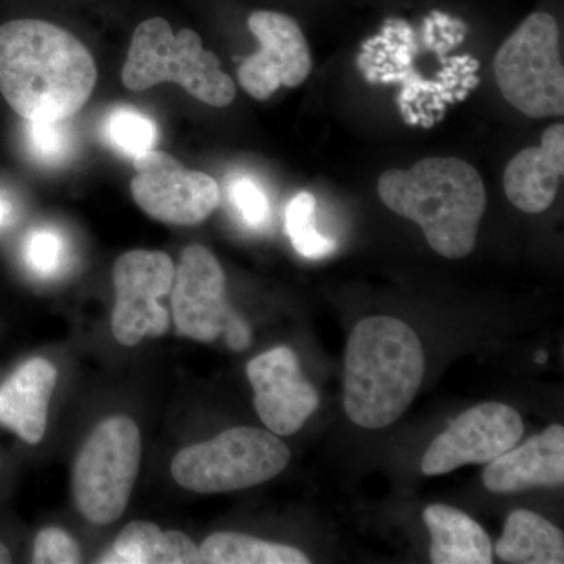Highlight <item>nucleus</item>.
I'll return each mask as SVG.
<instances>
[{
    "label": "nucleus",
    "instance_id": "nucleus-23",
    "mask_svg": "<svg viewBox=\"0 0 564 564\" xmlns=\"http://www.w3.org/2000/svg\"><path fill=\"white\" fill-rule=\"evenodd\" d=\"M25 147L41 165H61L73 152L74 139L66 120H25Z\"/></svg>",
    "mask_w": 564,
    "mask_h": 564
},
{
    "label": "nucleus",
    "instance_id": "nucleus-26",
    "mask_svg": "<svg viewBox=\"0 0 564 564\" xmlns=\"http://www.w3.org/2000/svg\"><path fill=\"white\" fill-rule=\"evenodd\" d=\"M80 562L79 544L62 529H44L33 547V563L74 564Z\"/></svg>",
    "mask_w": 564,
    "mask_h": 564
},
{
    "label": "nucleus",
    "instance_id": "nucleus-27",
    "mask_svg": "<svg viewBox=\"0 0 564 564\" xmlns=\"http://www.w3.org/2000/svg\"><path fill=\"white\" fill-rule=\"evenodd\" d=\"M226 344L236 351H242L251 343V329L239 314L232 313L223 329Z\"/></svg>",
    "mask_w": 564,
    "mask_h": 564
},
{
    "label": "nucleus",
    "instance_id": "nucleus-13",
    "mask_svg": "<svg viewBox=\"0 0 564 564\" xmlns=\"http://www.w3.org/2000/svg\"><path fill=\"white\" fill-rule=\"evenodd\" d=\"M247 375L254 391L256 411L274 434L291 436L300 432L321 404V397L303 377L292 348L262 352L248 362Z\"/></svg>",
    "mask_w": 564,
    "mask_h": 564
},
{
    "label": "nucleus",
    "instance_id": "nucleus-7",
    "mask_svg": "<svg viewBox=\"0 0 564 564\" xmlns=\"http://www.w3.org/2000/svg\"><path fill=\"white\" fill-rule=\"evenodd\" d=\"M140 462V430L131 417L99 423L74 464V500L80 514L98 525L118 521L131 499Z\"/></svg>",
    "mask_w": 564,
    "mask_h": 564
},
{
    "label": "nucleus",
    "instance_id": "nucleus-12",
    "mask_svg": "<svg viewBox=\"0 0 564 564\" xmlns=\"http://www.w3.org/2000/svg\"><path fill=\"white\" fill-rule=\"evenodd\" d=\"M172 292L177 334L196 343H214L234 313L226 300V276L217 258L202 245L185 248Z\"/></svg>",
    "mask_w": 564,
    "mask_h": 564
},
{
    "label": "nucleus",
    "instance_id": "nucleus-22",
    "mask_svg": "<svg viewBox=\"0 0 564 564\" xmlns=\"http://www.w3.org/2000/svg\"><path fill=\"white\" fill-rule=\"evenodd\" d=\"M315 204L313 193L300 192L285 209V229L293 248L306 259H323L336 250L334 240L317 231Z\"/></svg>",
    "mask_w": 564,
    "mask_h": 564
},
{
    "label": "nucleus",
    "instance_id": "nucleus-21",
    "mask_svg": "<svg viewBox=\"0 0 564 564\" xmlns=\"http://www.w3.org/2000/svg\"><path fill=\"white\" fill-rule=\"evenodd\" d=\"M102 135L115 151L133 161L155 150L159 131L148 115L132 107H115L102 122Z\"/></svg>",
    "mask_w": 564,
    "mask_h": 564
},
{
    "label": "nucleus",
    "instance_id": "nucleus-9",
    "mask_svg": "<svg viewBox=\"0 0 564 564\" xmlns=\"http://www.w3.org/2000/svg\"><path fill=\"white\" fill-rule=\"evenodd\" d=\"M133 199L154 220L199 225L220 204V187L209 174L185 169L166 152L152 150L133 159Z\"/></svg>",
    "mask_w": 564,
    "mask_h": 564
},
{
    "label": "nucleus",
    "instance_id": "nucleus-1",
    "mask_svg": "<svg viewBox=\"0 0 564 564\" xmlns=\"http://www.w3.org/2000/svg\"><path fill=\"white\" fill-rule=\"evenodd\" d=\"M96 80L90 51L65 29L41 20L0 25V93L24 120H68Z\"/></svg>",
    "mask_w": 564,
    "mask_h": 564
},
{
    "label": "nucleus",
    "instance_id": "nucleus-19",
    "mask_svg": "<svg viewBox=\"0 0 564 564\" xmlns=\"http://www.w3.org/2000/svg\"><path fill=\"white\" fill-rule=\"evenodd\" d=\"M496 555L507 563L562 564L563 532L533 511H514L505 522L502 536L496 543Z\"/></svg>",
    "mask_w": 564,
    "mask_h": 564
},
{
    "label": "nucleus",
    "instance_id": "nucleus-6",
    "mask_svg": "<svg viewBox=\"0 0 564 564\" xmlns=\"http://www.w3.org/2000/svg\"><path fill=\"white\" fill-rule=\"evenodd\" d=\"M494 74L503 98L527 117H563L564 68L554 17L530 14L500 46Z\"/></svg>",
    "mask_w": 564,
    "mask_h": 564
},
{
    "label": "nucleus",
    "instance_id": "nucleus-14",
    "mask_svg": "<svg viewBox=\"0 0 564 564\" xmlns=\"http://www.w3.org/2000/svg\"><path fill=\"white\" fill-rule=\"evenodd\" d=\"M564 481V429L552 425L521 447L510 448L486 467V489L513 494L532 488H552Z\"/></svg>",
    "mask_w": 564,
    "mask_h": 564
},
{
    "label": "nucleus",
    "instance_id": "nucleus-11",
    "mask_svg": "<svg viewBox=\"0 0 564 564\" xmlns=\"http://www.w3.org/2000/svg\"><path fill=\"white\" fill-rule=\"evenodd\" d=\"M259 51L245 58L239 82L258 101L272 98L280 87L295 88L310 77L313 57L299 22L278 11L259 10L248 18Z\"/></svg>",
    "mask_w": 564,
    "mask_h": 564
},
{
    "label": "nucleus",
    "instance_id": "nucleus-3",
    "mask_svg": "<svg viewBox=\"0 0 564 564\" xmlns=\"http://www.w3.org/2000/svg\"><path fill=\"white\" fill-rule=\"evenodd\" d=\"M425 373L421 339L400 318L375 315L352 328L345 351L344 408L366 430L399 421Z\"/></svg>",
    "mask_w": 564,
    "mask_h": 564
},
{
    "label": "nucleus",
    "instance_id": "nucleus-10",
    "mask_svg": "<svg viewBox=\"0 0 564 564\" xmlns=\"http://www.w3.org/2000/svg\"><path fill=\"white\" fill-rule=\"evenodd\" d=\"M524 434V422L514 408L484 403L470 408L441 433L423 455L425 475H444L466 466L486 464L513 448Z\"/></svg>",
    "mask_w": 564,
    "mask_h": 564
},
{
    "label": "nucleus",
    "instance_id": "nucleus-4",
    "mask_svg": "<svg viewBox=\"0 0 564 564\" xmlns=\"http://www.w3.org/2000/svg\"><path fill=\"white\" fill-rule=\"evenodd\" d=\"M220 66L214 52L204 50L198 33L182 29L174 35L169 21L151 18L133 32L122 84L143 91L174 82L207 106L226 107L236 99V85Z\"/></svg>",
    "mask_w": 564,
    "mask_h": 564
},
{
    "label": "nucleus",
    "instance_id": "nucleus-30",
    "mask_svg": "<svg viewBox=\"0 0 564 564\" xmlns=\"http://www.w3.org/2000/svg\"><path fill=\"white\" fill-rule=\"evenodd\" d=\"M536 361L538 362H544L545 359H547V355H545V352L541 351V352H538V356H536Z\"/></svg>",
    "mask_w": 564,
    "mask_h": 564
},
{
    "label": "nucleus",
    "instance_id": "nucleus-29",
    "mask_svg": "<svg viewBox=\"0 0 564 564\" xmlns=\"http://www.w3.org/2000/svg\"><path fill=\"white\" fill-rule=\"evenodd\" d=\"M11 563V555L9 549L6 547L2 543H0V564Z\"/></svg>",
    "mask_w": 564,
    "mask_h": 564
},
{
    "label": "nucleus",
    "instance_id": "nucleus-2",
    "mask_svg": "<svg viewBox=\"0 0 564 564\" xmlns=\"http://www.w3.org/2000/svg\"><path fill=\"white\" fill-rule=\"evenodd\" d=\"M384 206L421 226L437 254L463 259L475 250L486 210L480 173L456 158H426L410 170H388L378 180Z\"/></svg>",
    "mask_w": 564,
    "mask_h": 564
},
{
    "label": "nucleus",
    "instance_id": "nucleus-8",
    "mask_svg": "<svg viewBox=\"0 0 564 564\" xmlns=\"http://www.w3.org/2000/svg\"><path fill=\"white\" fill-rule=\"evenodd\" d=\"M176 267L161 251L126 252L113 269L115 300L111 332L122 345H137L144 337L169 332L170 317L159 300L173 289Z\"/></svg>",
    "mask_w": 564,
    "mask_h": 564
},
{
    "label": "nucleus",
    "instance_id": "nucleus-5",
    "mask_svg": "<svg viewBox=\"0 0 564 564\" xmlns=\"http://www.w3.org/2000/svg\"><path fill=\"white\" fill-rule=\"evenodd\" d=\"M291 458L288 445L270 430L239 426L185 447L174 456L172 474L187 491L232 492L272 480Z\"/></svg>",
    "mask_w": 564,
    "mask_h": 564
},
{
    "label": "nucleus",
    "instance_id": "nucleus-20",
    "mask_svg": "<svg viewBox=\"0 0 564 564\" xmlns=\"http://www.w3.org/2000/svg\"><path fill=\"white\" fill-rule=\"evenodd\" d=\"M203 563L306 564L310 558L292 545L270 543L242 533H214L199 545Z\"/></svg>",
    "mask_w": 564,
    "mask_h": 564
},
{
    "label": "nucleus",
    "instance_id": "nucleus-28",
    "mask_svg": "<svg viewBox=\"0 0 564 564\" xmlns=\"http://www.w3.org/2000/svg\"><path fill=\"white\" fill-rule=\"evenodd\" d=\"M13 204L0 193V228H6L7 225H10L11 220H13Z\"/></svg>",
    "mask_w": 564,
    "mask_h": 564
},
{
    "label": "nucleus",
    "instance_id": "nucleus-24",
    "mask_svg": "<svg viewBox=\"0 0 564 564\" xmlns=\"http://www.w3.org/2000/svg\"><path fill=\"white\" fill-rule=\"evenodd\" d=\"M24 259L29 270L40 278H54L65 269L68 245L61 232L39 228L29 234L24 245Z\"/></svg>",
    "mask_w": 564,
    "mask_h": 564
},
{
    "label": "nucleus",
    "instance_id": "nucleus-15",
    "mask_svg": "<svg viewBox=\"0 0 564 564\" xmlns=\"http://www.w3.org/2000/svg\"><path fill=\"white\" fill-rule=\"evenodd\" d=\"M564 173V126L545 129L540 147L527 148L508 163L503 188L508 199L525 214L552 206Z\"/></svg>",
    "mask_w": 564,
    "mask_h": 564
},
{
    "label": "nucleus",
    "instance_id": "nucleus-25",
    "mask_svg": "<svg viewBox=\"0 0 564 564\" xmlns=\"http://www.w3.org/2000/svg\"><path fill=\"white\" fill-rule=\"evenodd\" d=\"M229 199L245 225L261 229L270 220V202L258 181L248 176L232 177L228 184Z\"/></svg>",
    "mask_w": 564,
    "mask_h": 564
},
{
    "label": "nucleus",
    "instance_id": "nucleus-17",
    "mask_svg": "<svg viewBox=\"0 0 564 564\" xmlns=\"http://www.w3.org/2000/svg\"><path fill=\"white\" fill-rule=\"evenodd\" d=\"M432 534L430 558L434 564H491V538L470 516L448 507L432 505L423 511Z\"/></svg>",
    "mask_w": 564,
    "mask_h": 564
},
{
    "label": "nucleus",
    "instance_id": "nucleus-18",
    "mask_svg": "<svg viewBox=\"0 0 564 564\" xmlns=\"http://www.w3.org/2000/svg\"><path fill=\"white\" fill-rule=\"evenodd\" d=\"M99 563L117 564H196L203 563L199 547L187 534L162 532L147 521L131 522L121 530L113 551Z\"/></svg>",
    "mask_w": 564,
    "mask_h": 564
},
{
    "label": "nucleus",
    "instance_id": "nucleus-16",
    "mask_svg": "<svg viewBox=\"0 0 564 564\" xmlns=\"http://www.w3.org/2000/svg\"><path fill=\"white\" fill-rule=\"evenodd\" d=\"M57 369L44 358L22 364L0 388V423L29 444H39L47 426Z\"/></svg>",
    "mask_w": 564,
    "mask_h": 564
}]
</instances>
